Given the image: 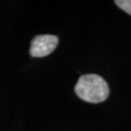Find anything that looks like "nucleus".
<instances>
[{"instance_id": "nucleus-1", "label": "nucleus", "mask_w": 131, "mask_h": 131, "mask_svg": "<svg viewBox=\"0 0 131 131\" xmlns=\"http://www.w3.org/2000/svg\"><path fill=\"white\" fill-rule=\"evenodd\" d=\"M75 92L83 101L90 103L104 101L109 95L107 83L97 74L81 76L76 83Z\"/></svg>"}, {"instance_id": "nucleus-2", "label": "nucleus", "mask_w": 131, "mask_h": 131, "mask_svg": "<svg viewBox=\"0 0 131 131\" xmlns=\"http://www.w3.org/2000/svg\"><path fill=\"white\" fill-rule=\"evenodd\" d=\"M58 44V38L54 35H38L32 39L30 54L32 57H43L51 54Z\"/></svg>"}, {"instance_id": "nucleus-3", "label": "nucleus", "mask_w": 131, "mask_h": 131, "mask_svg": "<svg viewBox=\"0 0 131 131\" xmlns=\"http://www.w3.org/2000/svg\"><path fill=\"white\" fill-rule=\"evenodd\" d=\"M115 4L117 7L131 15V0H116Z\"/></svg>"}]
</instances>
